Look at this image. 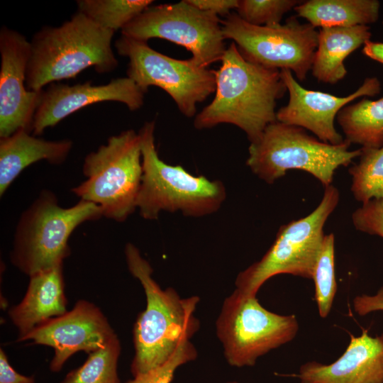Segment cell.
Returning <instances> with one entry per match:
<instances>
[{
  "label": "cell",
  "instance_id": "obj_13",
  "mask_svg": "<svg viewBox=\"0 0 383 383\" xmlns=\"http://www.w3.org/2000/svg\"><path fill=\"white\" fill-rule=\"evenodd\" d=\"M116 335L99 306L79 299L70 311L40 323L17 341L32 340L52 348L49 367L57 372L76 353L89 354L105 347Z\"/></svg>",
  "mask_w": 383,
  "mask_h": 383
},
{
  "label": "cell",
  "instance_id": "obj_25",
  "mask_svg": "<svg viewBox=\"0 0 383 383\" xmlns=\"http://www.w3.org/2000/svg\"><path fill=\"white\" fill-rule=\"evenodd\" d=\"M348 172L352 179L350 189L357 201L364 204L383 199V146L361 148L358 163Z\"/></svg>",
  "mask_w": 383,
  "mask_h": 383
},
{
  "label": "cell",
  "instance_id": "obj_26",
  "mask_svg": "<svg viewBox=\"0 0 383 383\" xmlns=\"http://www.w3.org/2000/svg\"><path fill=\"white\" fill-rule=\"evenodd\" d=\"M315 299L319 315L329 314L337 290L335 271V236L325 235L322 247L313 270Z\"/></svg>",
  "mask_w": 383,
  "mask_h": 383
},
{
  "label": "cell",
  "instance_id": "obj_3",
  "mask_svg": "<svg viewBox=\"0 0 383 383\" xmlns=\"http://www.w3.org/2000/svg\"><path fill=\"white\" fill-rule=\"evenodd\" d=\"M114 33L78 11L60 26L43 27L30 42L28 89L43 90L90 67L99 73L113 71L118 65L111 47Z\"/></svg>",
  "mask_w": 383,
  "mask_h": 383
},
{
  "label": "cell",
  "instance_id": "obj_7",
  "mask_svg": "<svg viewBox=\"0 0 383 383\" xmlns=\"http://www.w3.org/2000/svg\"><path fill=\"white\" fill-rule=\"evenodd\" d=\"M85 180L71 192L99 206L103 216L125 221L137 209L143 166L140 140L133 129L109 137L87 154L82 165Z\"/></svg>",
  "mask_w": 383,
  "mask_h": 383
},
{
  "label": "cell",
  "instance_id": "obj_11",
  "mask_svg": "<svg viewBox=\"0 0 383 383\" xmlns=\"http://www.w3.org/2000/svg\"><path fill=\"white\" fill-rule=\"evenodd\" d=\"M225 39L232 40L248 60L267 68L287 70L303 81L311 70L318 31L296 16L284 24L255 26L235 13L221 21Z\"/></svg>",
  "mask_w": 383,
  "mask_h": 383
},
{
  "label": "cell",
  "instance_id": "obj_32",
  "mask_svg": "<svg viewBox=\"0 0 383 383\" xmlns=\"http://www.w3.org/2000/svg\"><path fill=\"white\" fill-rule=\"evenodd\" d=\"M33 376L17 372L11 365L4 350L0 349V383H35Z\"/></svg>",
  "mask_w": 383,
  "mask_h": 383
},
{
  "label": "cell",
  "instance_id": "obj_33",
  "mask_svg": "<svg viewBox=\"0 0 383 383\" xmlns=\"http://www.w3.org/2000/svg\"><path fill=\"white\" fill-rule=\"evenodd\" d=\"M362 52L367 57L383 64V43L367 40Z\"/></svg>",
  "mask_w": 383,
  "mask_h": 383
},
{
  "label": "cell",
  "instance_id": "obj_10",
  "mask_svg": "<svg viewBox=\"0 0 383 383\" xmlns=\"http://www.w3.org/2000/svg\"><path fill=\"white\" fill-rule=\"evenodd\" d=\"M114 46L128 60L127 77L143 91L155 86L163 89L186 117L196 115V105L216 89L215 70L198 65L192 58L178 60L159 52L148 44L121 35Z\"/></svg>",
  "mask_w": 383,
  "mask_h": 383
},
{
  "label": "cell",
  "instance_id": "obj_12",
  "mask_svg": "<svg viewBox=\"0 0 383 383\" xmlns=\"http://www.w3.org/2000/svg\"><path fill=\"white\" fill-rule=\"evenodd\" d=\"M121 33L138 40L161 38L181 45L203 67L221 61L227 49L218 16L194 6L187 0L150 6Z\"/></svg>",
  "mask_w": 383,
  "mask_h": 383
},
{
  "label": "cell",
  "instance_id": "obj_5",
  "mask_svg": "<svg viewBox=\"0 0 383 383\" xmlns=\"http://www.w3.org/2000/svg\"><path fill=\"white\" fill-rule=\"evenodd\" d=\"M101 217L95 204L79 199L65 208L54 192L42 190L18 221L10 252L12 265L30 277L63 264L71 253L68 241L74 230Z\"/></svg>",
  "mask_w": 383,
  "mask_h": 383
},
{
  "label": "cell",
  "instance_id": "obj_27",
  "mask_svg": "<svg viewBox=\"0 0 383 383\" xmlns=\"http://www.w3.org/2000/svg\"><path fill=\"white\" fill-rule=\"evenodd\" d=\"M301 3L299 0H239L236 13L250 24L272 26L280 23L283 16Z\"/></svg>",
  "mask_w": 383,
  "mask_h": 383
},
{
  "label": "cell",
  "instance_id": "obj_22",
  "mask_svg": "<svg viewBox=\"0 0 383 383\" xmlns=\"http://www.w3.org/2000/svg\"><path fill=\"white\" fill-rule=\"evenodd\" d=\"M337 121L350 144L369 148L383 146V97L376 101L363 98L346 105L338 112Z\"/></svg>",
  "mask_w": 383,
  "mask_h": 383
},
{
  "label": "cell",
  "instance_id": "obj_23",
  "mask_svg": "<svg viewBox=\"0 0 383 383\" xmlns=\"http://www.w3.org/2000/svg\"><path fill=\"white\" fill-rule=\"evenodd\" d=\"M150 0H78L77 11L101 27L116 32L151 6Z\"/></svg>",
  "mask_w": 383,
  "mask_h": 383
},
{
  "label": "cell",
  "instance_id": "obj_30",
  "mask_svg": "<svg viewBox=\"0 0 383 383\" xmlns=\"http://www.w3.org/2000/svg\"><path fill=\"white\" fill-rule=\"evenodd\" d=\"M355 311L360 316L383 311V287L374 295L361 294L353 300Z\"/></svg>",
  "mask_w": 383,
  "mask_h": 383
},
{
  "label": "cell",
  "instance_id": "obj_16",
  "mask_svg": "<svg viewBox=\"0 0 383 383\" xmlns=\"http://www.w3.org/2000/svg\"><path fill=\"white\" fill-rule=\"evenodd\" d=\"M145 92L128 77H119L101 85L91 82L70 86L52 83L43 89L40 104L34 115L31 128L33 135L53 127L62 119L84 107L103 101L124 104L131 111L144 104Z\"/></svg>",
  "mask_w": 383,
  "mask_h": 383
},
{
  "label": "cell",
  "instance_id": "obj_1",
  "mask_svg": "<svg viewBox=\"0 0 383 383\" xmlns=\"http://www.w3.org/2000/svg\"><path fill=\"white\" fill-rule=\"evenodd\" d=\"M221 62L215 70L214 98L195 116L194 126L202 130L232 124L253 143L269 124L277 121V101L287 91L281 70L248 60L233 42Z\"/></svg>",
  "mask_w": 383,
  "mask_h": 383
},
{
  "label": "cell",
  "instance_id": "obj_6",
  "mask_svg": "<svg viewBox=\"0 0 383 383\" xmlns=\"http://www.w3.org/2000/svg\"><path fill=\"white\" fill-rule=\"evenodd\" d=\"M350 145L345 139L339 145L323 142L303 128L276 121L265 128L256 141L250 143L246 165L269 184L288 170H299L327 187L340 167H348L360 157L361 148L350 150Z\"/></svg>",
  "mask_w": 383,
  "mask_h": 383
},
{
  "label": "cell",
  "instance_id": "obj_17",
  "mask_svg": "<svg viewBox=\"0 0 383 383\" xmlns=\"http://www.w3.org/2000/svg\"><path fill=\"white\" fill-rule=\"evenodd\" d=\"M350 343L335 361H309L295 374L300 383H383V335L371 336L363 330L350 335Z\"/></svg>",
  "mask_w": 383,
  "mask_h": 383
},
{
  "label": "cell",
  "instance_id": "obj_4",
  "mask_svg": "<svg viewBox=\"0 0 383 383\" xmlns=\"http://www.w3.org/2000/svg\"><path fill=\"white\" fill-rule=\"evenodd\" d=\"M155 122L147 121L140 129L143 175L137 209L145 220H157L161 211H180L189 217L216 212L226 199L220 180L194 175L181 165L160 159L155 143Z\"/></svg>",
  "mask_w": 383,
  "mask_h": 383
},
{
  "label": "cell",
  "instance_id": "obj_9",
  "mask_svg": "<svg viewBox=\"0 0 383 383\" xmlns=\"http://www.w3.org/2000/svg\"><path fill=\"white\" fill-rule=\"evenodd\" d=\"M216 331L227 362L235 367H252L259 357L292 341L299 323L295 315L272 312L256 296L235 289L223 302Z\"/></svg>",
  "mask_w": 383,
  "mask_h": 383
},
{
  "label": "cell",
  "instance_id": "obj_15",
  "mask_svg": "<svg viewBox=\"0 0 383 383\" xmlns=\"http://www.w3.org/2000/svg\"><path fill=\"white\" fill-rule=\"evenodd\" d=\"M281 74L289 98L287 104L277 111V121L309 130L320 140L332 145H339L345 140L334 126L338 112L355 99L374 96L381 90L377 77H367L355 91L341 97L305 89L290 70H282Z\"/></svg>",
  "mask_w": 383,
  "mask_h": 383
},
{
  "label": "cell",
  "instance_id": "obj_34",
  "mask_svg": "<svg viewBox=\"0 0 383 383\" xmlns=\"http://www.w3.org/2000/svg\"><path fill=\"white\" fill-rule=\"evenodd\" d=\"M226 383H240V382H238L237 381H229V382H227Z\"/></svg>",
  "mask_w": 383,
  "mask_h": 383
},
{
  "label": "cell",
  "instance_id": "obj_24",
  "mask_svg": "<svg viewBox=\"0 0 383 383\" xmlns=\"http://www.w3.org/2000/svg\"><path fill=\"white\" fill-rule=\"evenodd\" d=\"M121 351L116 335L105 347L89 353L84 364L67 373L60 383H120L118 362Z\"/></svg>",
  "mask_w": 383,
  "mask_h": 383
},
{
  "label": "cell",
  "instance_id": "obj_21",
  "mask_svg": "<svg viewBox=\"0 0 383 383\" xmlns=\"http://www.w3.org/2000/svg\"><path fill=\"white\" fill-rule=\"evenodd\" d=\"M377 0H308L296 6L297 16L315 27H349L373 23L378 20Z\"/></svg>",
  "mask_w": 383,
  "mask_h": 383
},
{
  "label": "cell",
  "instance_id": "obj_18",
  "mask_svg": "<svg viewBox=\"0 0 383 383\" xmlns=\"http://www.w3.org/2000/svg\"><path fill=\"white\" fill-rule=\"evenodd\" d=\"M63 264L29 277L21 301L8 311L19 339L45 321L67 311Z\"/></svg>",
  "mask_w": 383,
  "mask_h": 383
},
{
  "label": "cell",
  "instance_id": "obj_8",
  "mask_svg": "<svg viewBox=\"0 0 383 383\" xmlns=\"http://www.w3.org/2000/svg\"><path fill=\"white\" fill-rule=\"evenodd\" d=\"M339 200L336 187L332 184L325 187L317 207L308 216L281 226L275 240L262 258L237 275L235 289L256 296L265 282L281 274L312 279L326 235L325 223Z\"/></svg>",
  "mask_w": 383,
  "mask_h": 383
},
{
  "label": "cell",
  "instance_id": "obj_2",
  "mask_svg": "<svg viewBox=\"0 0 383 383\" xmlns=\"http://www.w3.org/2000/svg\"><path fill=\"white\" fill-rule=\"evenodd\" d=\"M128 269L139 280L146 306L139 313L133 330L134 355L133 377L155 369L168 361L184 343L191 340L200 327L195 311L198 296L182 298L171 287L162 289L153 279V270L133 243L125 246Z\"/></svg>",
  "mask_w": 383,
  "mask_h": 383
},
{
  "label": "cell",
  "instance_id": "obj_28",
  "mask_svg": "<svg viewBox=\"0 0 383 383\" xmlns=\"http://www.w3.org/2000/svg\"><path fill=\"white\" fill-rule=\"evenodd\" d=\"M198 355L191 340L183 343L174 355L163 365L134 376L125 383H171L178 367L194 361Z\"/></svg>",
  "mask_w": 383,
  "mask_h": 383
},
{
  "label": "cell",
  "instance_id": "obj_35",
  "mask_svg": "<svg viewBox=\"0 0 383 383\" xmlns=\"http://www.w3.org/2000/svg\"><path fill=\"white\" fill-rule=\"evenodd\" d=\"M382 23H383V21H382Z\"/></svg>",
  "mask_w": 383,
  "mask_h": 383
},
{
  "label": "cell",
  "instance_id": "obj_14",
  "mask_svg": "<svg viewBox=\"0 0 383 383\" xmlns=\"http://www.w3.org/2000/svg\"><path fill=\"white\" fill-rule=\"evenodd\" d=\"M30 43L21 33L2 26L0 30V138L21 129L31 133L43 91L26 87Z\"/></svg>",
  "mask_w": 383,
  "mask_h": 383
},
{
  "label": "cell",
  "instance_id": "obj_29",
  "mask_svg": "<svg viewBox=\"0 0 383 383\" xmlns=\"http://www.w3.org/2000/svg\"><path fill=\"white\" fill-rule=\"evenodd\" d=\"M351 217L357 231L383 238V199H374L362 204Z\"/></svg>",
  "mask_w": 383,
  "mask_h": 383
},
{
  "label": "cell",
  "instance_id": "obj_19",
  "mask_svg": "<svg viewBox=\"0 0 383 383\" xmlns=\"http://www.w3.org/2000/svg\"><path fill=\"white\" fill-rule=\"evenodd\" d=\"M72 146L70 139L45 140L25 129L0 138V196L29 165L40 160L55 165L62 164Z\"/></svg>",
  "mask_w": 383,
  "mask_h": 383
},
{
  "label": "cell",
  "instance_id": "obj_20",
  "mask_svg": "<svg viewBox=\"0 0 383 383\" xmlns=\"http://www.w3.org/2000/svg\"><path fill=\"white\" fill-rule=\"evenodd\" d=\"M367 25L321 28L312 63L313 77L326 84H335L347 74L344 60L371 37Z\"/></svg>",
  "mask_w": 383,
  "mask_h": 383
},
{
  "label": "cell",
  "instance_id": "obj_31",
  "mask_svg": "<svg viewBox=\"0 0 383 383\" xmlns=\"http://www.w3.org/2000/svg\"><path fill=\"white\" fill-rule=\"evenodd\" d=\"M194 6L213 14L228 16L232 9H237L239 0H187Z\"/></svg>",
  "mask_w": 383,
  "mask_h": 383
}]
</instances>
